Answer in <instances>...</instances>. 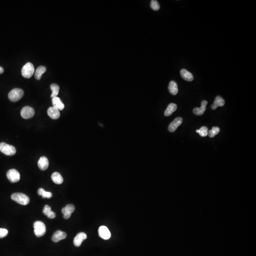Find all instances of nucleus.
I'll return each instance as SVG.
<instances>
[{"mask_svg":"<svg viewBox=\"0 0 256 256\" xmlns=\"http://www.w3.org/2000/svg\"><path fill=\"white\" fill-rule=\"evenodd\" d=\"M225 104V101L224 99L220 96H217L216 97L215 101L213 104L211 105V108L212 110H216L218 107L223 106Z\"/></svg>","mask_w":256,"mask_h":256,"instance_id":"nucleus-16","label":"nucleus"},{"mask_svg":"<svg viewBox=\"0 0 256 256\" xmlns=\"http://www.w3.org/2000/svg\"><path fill=\"white\" fill-rule=\"evenodd\" d=\"M24 95V91L20 88H14L8 94L9 99L12 102L19 101Z\"/></svg>","mask_w":256,"mask_h":256,"instance_id":"nucleus-2","label":"nucleus"},{"mask_svg":"<svg viewBox=\"0 0 256 256\" xmlns=\"http://www.w3.org/2000/svg\"><path fill=\"white\" fill-rule=\"evenodd\" d=\"M151 7L154 11H158L160 9V5L156 0H152L151 1Z\"/></svg>","mask_w":256,"mask_h":256,"instance_id":"nucleus-28","label":"nucleus"},{"mask_svg":"<svg viewBox=\"0 0 256 256\" xmlns=\"http://www.w3.org/2000/svg\"><path fill=\"white\" fill-rule=\"evenodd\" d=\"M183 119L178 117L175 119L172 122H171L168 126V130L170 132H173L176 131L178 127L182 123Z\"/></svg>","mask_w":256,"mask_h":256,"instance_id":"nucleus-10","label":"nucleus"},{"mask_svg":"<svg viewBox=\"0 0 256 256\" xmlns=\"http://www.w3.org/2000/svg\"><path fill=\"white\" fill-rule=\"evenodd\" d=\"M75 210V207L72 204H69L66 206L65 207L63 208L62 209V212L63 214V216L65 219H68L71 217L72 213L74 212Z\"/></svg>","mask_w":256,"mask_h":256,"instance_id":"nucleus-8","label":"nucleus"},{"mask_svg":"<svg viewBox=\"0 0 256 256\" xmlns=\"http://www.w3.org/2000/svg\"><path fill=\"white\" fill-rule=\"evenodd\" d=\"M49 116L54 120L57 119L60 117V114L59 110L54 106L51 107L47 111Z\"/></svg>","mask_w":256,"mask_h":256,"instance_id":"nucleus-13","label":"nucleus"},{"mask_svg":"<svg viewBox=\"0 0 256 256\" xmlns=\"http://www.w3.org/2000/svg\"><path fill=\"white\" fill-rule=\"evenodd\" d=\"M51 88L52 92V93L51 95V97L53 98L54 97H57L59 91V85H57L56 83H52L51 84Z\"/></svg>","mask_w":256,"mask_h":256,"instance_id":"nucleus-25","label":"nucleus"},{"mask_svg":"<svg viewBox=\"0 0 256 256\" xmlns=\"http://www.w3.org/2000/svg\"><path fill=\"white\" fill-rule=\"evenodd\" d=\"M47 70V68L44 66H40L37 68L35 73V77L36 79L40 80L42 75Z\"/></svg>","mask_w":256,"mask_h":256,"instance_id":"nucleus-23","label":"nucleus"},{"mask_svg":"<svg viewBox=\"0 0 256 256\" xmlns=\"http://www.w3.org/2000/svg\"><path fill=\"white\" fill-rule=\"evenodd\" d=\"M34 71L35 68L33 64L30 62H28L23 67L21 73L24 77L29 78L33 76Z\"/></svg>","mask_w":256,"mask_h":256,"instance_id":"nucleus-5","label":"nucleus"},{"mask_svg":"<svg viewBox=\"0 0 256 256\" xmlns=\"http://www.w3.org/2000/svg\"><path fill=\"white\" fill-rule=\"evenodd\" d=\"M20 115L23 118L28 119L32 118L35 115L34 109L30 106H25L20 112Z\"/></svg>","mask_w":256,"mask_h":256,"instance_id":"nucleus-7","label":"nucleus"},{"mask_svg":"<svg viewBox=\"0 0 256 256\" xmlns=\"http://www.w3.org/2000/svg\"><path fill=\"white\" fill-rule=\"evenodd\" d=\"M207 103V102L206 101H205V100L202 101V103H201V107H200V108H195L194 109L193 112L195 115L197 116L203 115L204 112L205 111Z\"/></svg>","mask_w":256,"mask_h":256,"instance_id":"nucleus-15","label":"nucleus"},{"mask_svg":"<svg viewBox=\"0 0 256 256\" xmlns=\"http://www.w3.org/2000/svg\"><path fill=\"white\" fill-rule=\"evenodd\" d=\"M3 72H4V69H3V67H0V74H2V73H3Z\"/></svg>","mask_w":256,"mask_h":256,"instance_id":"nucleus-30","label":"nucleus"},{"mask_svg":"<svg viewBox=\"0 0 256 256\" xmlns=\"http://www.w3.org/2000/svg\"><path fill=\"white\" fill-rule=\"evenodd\" d=\"M43 212L50 219H54L56 217V213L51 210V208L49 205H46L44 206Z\"/></svg>","mask_w":256,"mask_h":256,"instance_id":"nucleus-19","label":"nucleus"},{"mask_svg":"<svg viewBox=\"0 0 256 256\" xmlns=\"http://www.w3.org/2000/svg\"><path fill=\"white\" fill-rule=\"evenodd\" d=\"M98 233L99 236L104 240H109L111 238V232L108 228L106 226H100L98 230Z\"/></svg>","mask_w":256,"mask_h":256,"instance_id":"nucleus-9","label":"nucleus"},{"mask_svg":"<svg viewBox=\"0 0 256 256\" xmlns=\"http://www.w3.org/2000/svg\"><path fill=\"white\" fill-rule=\"evenodd\" d=\"M0 151L7 156L14 155L16 152V149L14 147L4 142L0 143Z\"/></svg>","mask_w":256,"mask_h":256,"instance_id":"nucleus-3","label":"nucleus"},{"mask_svg":"<svg viewBox=\"0 0 256 256\" xmlns=\"http://www.w3.org/2000/svg\"><path fill=\"white\" fill-rule=\"evenodd\" d=\"M38 194L44 198H51L52 196V194L50 192H47L43 188H40L38 190Z\"/></svg>","mask_w":256,"mask_h":256,"instance_id":"nucleus-24","label":"nucleus"},{"mask_svg":"<svg viewBox=\"0 0 256 256\" xmlns=\"http://www.w3.org/2000/svg\"><path fill=\"white\" fill-rule=\"evenodd\" d=\"M52 102L53 106L56 108V109H58L59 111H62L64 109L65 105H64V104L61 102V100H60L59 97H54V98H52Z\"/></svg>","mask_w":256,"mask_h":256,"instance_id":"nucleus-18","label":"nucleus"},{"mask_svg":"<svg viewBox=\"0 0 256 256\" xmlns=\"http://www.w3.org/2000/svg\"><path fill=\"white\" fill-rule=\"evenodd\" d=\"M87 239V235L84 232H80L77 235L74 239V244L75 246L80 247L84 240Z\"/></svg>","mask_w":256,"mask_h":256,"instance_id":"nucleus-12","label":"nucleus"},{"mask_svg":"<svg viewBox=\"0 0 256 256\" xmlns=\"http://www.w3.org/2000/svg\"><path fill=\"white\" fill-rule=\"evenodd\" d=\"M8 179L12 183H16L20 180V176L19 172L15 169L9 170L7 173Z\"/></svg>","mask_w":256,"mask_h":256,"instance_id":"nucleus-6","label":"nucleus"},{"mask_svg":"<svg viewBox=\"0 0 256 256\" xmlns=\"http://www.w3.org/2000/svg\"><path fill=\"white\" fill-rule=\"evenodd\" d=\"M220 131V128L218 127H212V129L209 131L208 135L210 138H213L216 135H217Z\"/></svg>","mask_w":256,"mask_h":256,"instance_id":"nucleus-26","label":"nucleus"},{"mask_svg":"<svg viewBox=\"0 0 256 256\" xmlns=\"http://www.w3.org/2000/svg\"><path fill=\"white\" fill-rule=\"evenodd\" d=\"M168 90L169 92L173 95H176L178 93V84L174 81H171L170 82L168 85Z\"/></svg>","mask_w":256,"mask_h":256,"instance_id":"nucleus-20","label":"nucleus"},{"mask_svg":"<svg viewBox=\"0 0 256 256\" xmlns=\"http://www.w3.org/2000/svg\"><path fill=\"white\" fill-rule=\"evenodd\" d=\"M180 75L182 78L184 80L188 82L192 81L194 80V76L192 73L185 69H182L180 71Z\"/></svg>","mask_w":256,"mask_h":256,"instance_id":"nucleus-17","label":"nucleus"},{"mask_svg":"<svg viewBox=\"0 0 256 256\" xmlns=\"http://www.w3.org/2000/svg\"><path fill=\"white\" fill-rule=\"evenodd\" d=\"M12 200L18 204L23 205H26L29 203V197L24 194L20 193H15L13 194L11 196Z\"/></svg>","mask_w":256,"mask_h":256,"instance_id":"nucleus-1","label":"nucleus"},{"mask_svg":"<svg viewBox=\"0 0 256 256\" xmlns=\"http://www.w3.org/2000/svg\"><path fill=\"white\" fill-rule=\"evenodd\" d=\"M39 168L42 170H45L48 168L49 166V160L46 157H41L38 161Z\"/></svg>","mask_w":256,"mask_h":256,"instance_id":"nucleus-14","label":"nucleus"},{"mask_svg":"<svg viewBox=\"0 0 256 256\" xmlns=\"http://www.w3.org/2000/svg\"><path fill=\"white\" fill-rule=\"evenodd\" d=\"M34 233L38 237H40L45 235L46 227L45 224L41 221H36L34 223Z\"/></svg>","mask_w":256,"mask_h":256,"instance_id":"nucleus-4","label":"nucleus"},{"mask_svg":"<svg viewBox=\"0 0 256 256\" xmlns=\"http://www.w3.org/2000/svg\"><path fill=\"white\" fill-rule=\"evenodd\" d=\"M208 131V129L207 127H205V126H203V127H201L200 129L197 130L196 131V132L199 133L201 137H205L207 136Z\"/></svg>","mask_w":256,"mask_h":256,"instance_id":"nucleus-27","label":"nucleus"},{"mask_svg":"<svg viewBox=\"0 0 256 256\" xmlns=\"http://www.w3.org/2000/svg\"><path fill=\"white\" fill-rule=\"evenodd\" d=\"M8 231L7 229L0 228V238H4L7 236Z\"/></svg>","mask_w":256,"mask_h":256,"instance_id":"nucleus-29","label":"nucleus"},{"mask_svg":"<svg viewBox=\"0 0 256 256\" xmlns=\"http://www.w3.org/2000/svg\"><path fill=\"white\" fill-rule=\"evenodd\" d=\"M67 235L65 232H62V231L58 230L56 231L53 235L52 237V240L55 243H57L61 240H64L67 238Z\"/></svg>","mask_w":256,"mask_h":256,"instance_id":"nucleus-11","label":"nucleus"},{"mask_svg":"<svg viewBox=\"0 0 256 256\" xmlns=\"http://www.w3.org/2000/svg\"><path fill=\"white\" fill-rule=\"evenodd\" d=\"M177 105L173 103L170 104L168 105V107L166 109V111H165V115L166 116H169L172 115L174 112L177 110Z\"/></svg>","mask_w":256,"mask_h":256,"instance_id":"nucleus-21","label":"nucleus"},{"mask_svg":"<svg viewBox=\"0 0 256 256\" xmlns=\"http://www.w3.org/2000/svg\"><path fill=\"white\" fill-rule=\"evenodd\" d=\"M51 179L53 182L56 184H60L63 183V178L58 172H54L51 176Z\"/></svg>","mask_w":256,"mask_h":256,"instance_id":"nucleus-22","label":"nucleus"}]
</instances>
